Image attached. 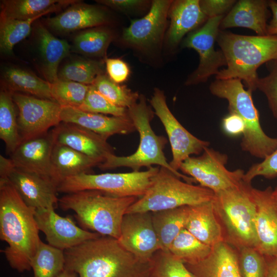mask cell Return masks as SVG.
<instances>
[{"mask_svg":"<svg viewBox=\"0 0 277 277\" xmlns=\"http://www.w3.org/2000/svg\"><path fill=\"white\" fill-rule=\"evenodd\" d=\"M189 212V206H184L151 212L161 250L168 251L172 241L185 228Z\"/></svg>","mask_w":277,"mask_h":277,"instance_id":"f546056e","label":"cell"},{"mask_svg":"<svg viewBox=\"0 0 277 277\" xmlns=\"http://www.w3.org/2000/svg\"><path fill=\"white\" fill-rule=\"evenodd\" d=\"M258 176L268 179L277 176V148L261 162L252 165L245 173L243 180L251 184V181Z\"/></svg>","mask_w":277,"mask_h":277,"instance_id":"ee69618b","label":"cell"},{"mask_svg":"<svg viewBox=\"0 0 277 277\" xmlns=\"http://www.w3.org/2000/svg\"><path fill=\"white\" fill-rule=\"evenodd\" d=\"M239 250V266L241 276L265 277L266 258L253 247H243Z\"/></svg>","mask_w":277,"mask_h":277,"instance_id":"b9f144b4","label":"cell"},{"mask_svg":"<svg viewBox=\"0 0 277 277\" xmlns=\"http://www.w3.org/2000/svg\"><path fill=\"white\" fill-rule=\"evenodd\" d=\"M212 247L184 228L170 244L168 251L184 264H195L206 259Z\"/></svg>","mask_w":277,"mask_h":277,"instance_id":"d6a6232c","label":"cell"},{"mask_svg":"<svg viewBox=\"0 0 277 277\" xmlns=\"http://www.w3.org/2000/svg\"><path fill=\"white\" fill-rule=\"evenodd\" d=\"M35 212L8 179L0 180V238L8 244L3 250L7 260L19 272L30 270L41 242Z\"/></svg>","mask_w":277,"mask_h":277,"instance_id":"7a4b0ae2","label":"cell"},{"mask_svg":"<svg viewBox=\"0 0 277 277\" xmlns=\"http://www.w3.org/2000/svg\"><path fill=\"white\" fill-rule=\"evenodd\" d=\"M102 73L103 69L100 62L76 59L66 64L58 70V79L92 85Z\"/></svg>","mask_w":277,"mask_h":277,"instance_id":"d590c367","label":"cell"},{"mask_svg":"<svg viewBox=\"0 0 277 277\" xmlns=\"http://www.w3.org/2000/svg\"><path fill=\"white\" fill-rule=\"evenodd\" d=\"M92 85L108 100L119 107L128 109L139 99L137 92L115 83L103 74L96 78Z\"/></svg>","mask_w":277,"mask_h":277,"instance_id":"74e56055","label":"cell"},{"mask_svg":"<svg viewBox=\"0 0 277 277\" xmlns=\"http://www.w3.org/2000/svg\"><path fill=\"white\" fill-rule=\"evenodd\" d=\"M60 117L62 122L76 124L107 139L115 134H127L136 130L128 115L108 116L75 107L61 106Z\"/></svg>","mask_w":277,"mask_h":277,"instance_id":"44dd1931","label":"cell"},{"mask_svg":"<svg viewBox=\"0 0 277 277\" xmlns=\"http://www.w3.org/2000/svg\"><path fill=\"white\" fill-rule=\"evenodd\" d=\"M15 168V166L10 158L7 159L2 154L0 155V180L8 179Z\"/></svg>","mask_w":277,"mask_h":277,"instance_id":"f907efd6","label":"cell"},{"mask_svg":"<svg viewBox=\"0 0 277 277\" xmlns=\"http://www.w3.org/2000/svg\"><path fill=\"white\" fill-rule=\"evenodd\" d=\"M138 198L117 197L99 190H85L67 193L59 199L58 203L64 210H73L86 230L118 240L123 218Z\"/></svg>","mask_w":277,"mask_h":277,"instance_id":"277c9868","label":"cell"},{"mask_svg":"<svg viewBox=\"0 0 277 277\" xmlns=\"http://www.w3.org/2000/svg\"><path fill=\"white\" fill-rule=\"evenodd\" d=\"M251 184L239 185L214 193L212 200L216 215L227 233L226 242L240 249L256 248V204Z\"/></svg>","mask_w":277,"mask_h":277,"instance_id":"52a82bcc","label":"cell"},{"mask_svg":"<svg viewBox=\"0 0 277 277\" xmlns=\"http://www.w3.org/2000/svg\"><path fill=\"white\" fill-rule=\"evenodd\" d=\"M168 16L170 22L167 36L172 46L177 45L186 34L208 19L201 9L199 0L172 1Z\"/></svg>","mask_w":277,"mask_h":277,"instance_id":"4316f807","label":"cell"},{"mask_svg":"<svg viewBox=\"0 0 277 277\" xmlns=\"http://www.w3.org/2000/svg\"><path fill=\"white\" fill-rule=\"evenodd\" d=\"M76 274L72 271L64 268L56 277H76Z\"/></svg>","mask_w":277,"mask_h":277,"instance_id":"f5cc1de1","label":"cell"},{"mask_svg":"<svg viewBox=\"0 0 277 277\" xmlns=\"http://www.w3.org/2000/svg\"><path fill=\"white\" fill-rule=\"evenodd\" d=\"M43 14L27 20H17L1 18L0 49L2 53L10 55L14 46L30 33L31 24Z\"/></svg>","mask_w":277,"mask_h":277,"instance_id":"8d00e7d4","label":"cell"},{"mask_svg":"<svg viewBox=\"0 0 277 277\" xmlns=\"http://www.w3.org/2000/svg\"><path fill=\"white\" fill-rule=\"evenodd\" d=\"M79 109L91 113L108 114L114 116L128 115V109L117 106L102 95L93 85H90L86 96Z\"/></svg>","mask_w":277,"mask_h":277,"instance_id":"60d3db41","label":"cell"},{"mask_svg":"<svg viewBox=\"0 0 277 277\" xmlns=\"http://www.w3.org/2000/svg\"><path fill=\"white\" fill-rule=\"evenodd\" d=\"M265 258L267 261L265 277H277V258Z\"/></svg>","mask_w":277,"mask_h":277,"instance_id":"816d5d0a","label":"cell"},{"mask_svg":"<svg viewBox=\"0 0 277 277\" xmlns=\"http://www.w3.org/2000/svg\"><path fill=\"white\" fill-rule=\"evenodd\" d=\"M172 1H153L145 16L131 21L130 25L124 29L123 41L131 47L142 50L159 46L164 34Z\"/></svg>","mask_w":277,"mask_h":277,"instance_id":"5bb4252c","label":"cell"},{"mask_svg":"<svg viewBox=\"0 0 277 277\" xmlns=\"http://www.w3.org/2000/svg\"><path fill=\"white\" fill-rule=\"evenodd\" d=\"M236 2L235 0H201V9L207 18L225 15Z\"/></svg>","mask_w":277,"mask_h":277,"instance_id":"f6af8a7d","label":"cell"},{"mask_svg":"<svg viewBox=\"0 0 277 277\" xmlns=\"http://www.w3.org/2000/svg\"><path fill=\"white\" fill-rule=\"evenodd\" d=\"M36 32L43 72L46 80L53 83L58 80L59 64L69 54L71 47L66 41L55 37L42 24L37 26Z\"/></svg>","mask_w":277,"mask_h":277,"instance_id":"83f0119b","label":"cell"},{"mask_svg":"<svg viewBox=\"0 0 277 277\" xmlns=\"http://www.w3.org/2000/svg\"><path fill=\"white\" fill-rule=\"evenodd\" d=\"M8 179L25 203L35 210L54 209L58 203L57 186L48 177L15 167Z\"/></svg>","mask_w":277,"mask_h":277,"instance_id":"ac0fdd59","label":"cell"},{"mask_svg":"<svg viewBox=\"0 0 277 277\" xmlns=\"http://www.w3.org/2000/svg\"><path fill=\"white\" fill-rule=\"evenodd\" d=\"M12 98L22 142L46 134L62 122L61 106L55 101L18 92L12 93Z\"/></svg>","mask_w":277,"mask_h":277,"instance_id":"4fadbf2b","label":"cell"},{"mask_svg":"<svg viewBox=\"0 0 277 277\" xmlns=\"http://www.w3.org/2000/svg\"><path fill=\"white\" fill-rule=\"evenodd\" d=\"M271 62L269 74L258 78L256 89L265 94L272 115L277 120V59Z\"/></svg>","mask_w":277,"mask_h":277,"instance_id":"7bdbcfd3","label":"cell"},{"mask_svg":"<svg viewBox=\"0 0 277 277\" xmlns=\"http://www.w3.org/2000/svg\"><path fill=\"white\" fill-rule=\"evenodd\" d=\"M113 37L110 30L101 26L86 29L75 36L73 48L82 54L101 57L106 54Z\"/></svg>","mask_w":277,"mask_h":277,"instance_id":"e575fe53","label":"cell"},{"mask_svg":"<svg viewBox=\"0 0 277 277\" xmlns=\"http://www.w3.org/2000/svg\"><path fill=\"white\" fill-rule=\"evenodd\" d=\"M209 90L213 95L226 99L229 113L237 114L243 121L245 131L241 142L243 151L264 159L277 148V138L269 136L263 131L252 92L244 89L241 80L216 79L211 83Z\"/></svg>","mask_w":277,"mask_h":277,"instance_id":"8992f818","label":"cell"},{"mask_svg":"<svg viewBox=\"0 0 277 277\" xmlns=\"http://www.w3.org/2000/svg\"><path fill=\"white\" fill-rule=\"evenodd\" d=\"M117 240L127 250L144 261H151L161 250L150 212L126 213Z\"/></svg>","mask_w":277,"mask_h":277,"instance_id":"9a60e30c","label":"cell"},{"mask_svg":"<svg viewBox=\"0 0 277 277\" xmlns=\"http://www.w3.org/2000/svg\"><path fill=\"white\" fill-rule=\"evenodd\" d=\"M150 103L162 123L170 144L172 159L169 164L175 171L181 164L192 154H200L210 143L194 136L185 129L170 111L164 93L155 88Z\"/></svg>","mask_w":277,"mask_h":277,"instance_id":"7c38bea8","label":"cell"},{"mask_svg":"<svg viewBox=\"0 0 277 277\" xmlns=\"http://www.w3.org/2000/svg\"><path fill=\"white\" fill-rule=\"evenodd\" d=\"M272 196L277 204V186L272 190Z\"/></svg>","mask_w":277,"mask_h":277,"instance_id":"db71d44e","label":"cell"},{"mask_svg":"<svg viewBox=\"0 0 277 277\" xmlns=\"http://www.w3.org/2000/svg\"><path fill=\"white\" fill-rule=\"evenodd\" d=\"M273 189L252 188L256 204V249L266 258H277V204L272 196Z\"/></svg>","mask_w":277,"mask_h":277,"instance_id":"e0dca14e","label":"cell"},{"mask_svg":"<svg viewBox=\"0 0 277 277\" xmlns=\"http://www.w3.org/2000/svg\"><path fill=\"white\" fill-rule=\"evenodd\" d=\"M214 194L211 190L182 181L169 170L160 167L147 192L129 207L126 213L196 205L212 201Z\"/></svg>","mask_w":277,"mask_h":277,"instance_id":"ba28073f","label":"cell"},{"mask_svg":"<svg viewBox=\"0 0 277 277\" xmlns=\"http://www.w3.org/2000/svg\"><path fill=\"white\" fill-rule=\"evenodd\" d=\"M90 85L58 80L51 83V92L54 101L61 106L78 108L83 103Z\"/></svg>","mask_w":277,"mask_h":277,"instance_id":"f35d334b","label":"cell"},{"mask_svg":"<svg viewBox=\"0 0 277 277\" xmlns=\"http://www.w3.org/2000/svg\"><path fill=\"white\" fill-rule=\"evenodd\" d=\"M54 144L51 131L47 132L22 141L11 154L10 159L16 168L52 180L51 155Z\"/></svg>","mask_w":277,"mask_h":277,"instance_id":"ffe728a7","label":"cell"},{"mask_svg":"<svg viewBox=\"0 0 277 277\" xmlns=\"http://www.w3.org/2000/svg\"><path fill=\"white\" fill-rule=\"evenodd\" d=\"M103 162L69 147L54 143L51 155V179L57 188L65 179L88 173Z\"/></svg>","mask_w":277,"mask_h":277,"instance_id":"484cf974","label":"cell"},{"mask_svg":"<svg viewBox=\"0 0 277 277\" xmlns=\"http://www.w3.org/2000/svg\"><path fill=\"white\" fill-rule=\"evenodd\" d=\"M128 114L140 135V144L136 151L126 156L109 153L98 167L103 170L125 167L131 168L133 171H139L143 167L149 168L156 165L167 168L185 182L196 183L191 177L174 171L167 162L163 151L167 139L156 135L152 129L150 122L154 112L147 104L144 95H140L138 102L128 109Z\"/></svg>","mask_w":277,"mask_h":277,"instance_id":"5b68a950","label":"cell"},{"mask_svg":"<svg viewBox=\"0 0 277 277\" xmlns=\"http://www.w3.org/2000/svg\"><path fill=\"white\" fill-rule=\"evenodd\" d=\"M269 7L272 13V18L267 26V35H277V1H269Z\"/></svg>","mask_w":277,"mask_h":277,"instance_id":"681fc988","label":"cell"},{"mask_svg":"<svg viewBox=\"0 0 277 277\" xmlns=\"http://www.w3.org/2000/svg\"><path fill=\"white\" fill-rule=\"evenodd\" d=\"M71 0H5L1 1V18L27 20L48 14L63 6L72 5Z\"/></svg>","mask_w":277,"mask_h":277,"instance_id":"f1b7e54d","label":"cell"},{"mask_svg":"<svg viewBox=\"0 0 277 277\" xmlns=\"http://www.w3.org/2000/svg\"><path fill=\"white\" fill-rule=\"evenodd\" d=\"M224 16L208 18L201 27L189 33L184 40L183 47L195 50L200 60L197 68L188 76L185 85L205 82L211 75H217L221 67L226 66L223 52L214 48L221 22Z\"/></svg>","mask_w":277,"mask_h":277,"instance_id":"8fae6325","label":"cell"},{"mask_svg":"<svg viewBox=\"0 0 277 277\" xmlns=\"http://www.w3.org/2000/svg\"><path fill=\"white\" fill-rule=\"evenodd\" d=\"M106 67L109 78L116 83L125 82L129 76V68L128 65L121 59H106Z\"/></svg>","mask_w":277,"mask_h":277,"instance_id":"bcb514c9","label":"cell"},{"mask_svg":"<svg viewBox=\"0 0 277 277\" xmlns=\"http://www.w3.org/2000/svg\"><path fill=\"white\" fill-rule=\"evenodd\" d=\"M185 228L211 247L226 241L224 230L215 212L212 201L189 206Z\"/></svg>","mask_w":277,"mask_h":277,"instance_id":"d4e9b609","label":"cell"},{"mask_svg":"<svg viewBox=\"0 0 277 277\" xmlns=\"http://www.w3.org/2000/svg\"><path fill=\"white\" fill-rule=\"evenodd\" d=\"M96 2L123 12L136 10L145 6L148 3L147 1L142 0H100Z\"/></svg>","mask_w":277,"mask_h":277,"instance_id":"c3c4849f","label":"cell"},{"mask_svg":"<svg viewBox=\"0 0 277 277\" xmlns=\"http://www.w3.org/2000/svg\"><path fill=\"white\" fill-rule=\"evenodd\" d=\"M3 77L9 91L12 93L19 91L38 98L54 101L51 83L29 71L16 67H7Z\"/></svg>","mask_w":277,"mask_h":277,"instance_id":"4dcf8cb0","label":"cell"},{"mask_svg":"<svg viewBox=\"0 0 277 277\" xmlns=\"http://www.w3.org/2000/svg\"><path fill=\"white\" fill-rule=\"evenodd\" d=\"M216 42L227 65L215 78H239L251 92L256 89L258 69L277 59V35H244L220 30Z\"/></svg>","mask_w":277,"mask_h":277,"instance_id":"3957f363","label":"cell"},{"mask_svg":"<svg viewBox=\"0 0 277 277\" xmlns=\"http://www.w3.org/2000/svg\"><path fill=\"white\" fill-rule=\"evenodd\" d=\"M78 1L64 12L47 19V25L54 31L69 32L100 27L108 20L104 10L96 6Z\"/></svg>","mask_w":277,"mask_h":277,"instance_id":"603a6c76","label":"cell"},{"mask_svg":"<svg viewBox=\"0 0 277 277\" xmlns=\"http://www.w3.org/2000/svg\"><path fill=\"white\" fill-rule=\"evenodd\" d=\"M12 93L7 90L0 92V138L4 142L6 151L10 154L22 142L17 116Z\"/></svg>","mask_w":277,"mask_h":277,"instance_id":"1f68e13d","label":"cell"},{"mask_svg":"<svg viewBox=\"0 0 277 277\" xmlns=\"http://www.w3.org/2000/svg\"><path fill=\"white\" fill-rule=\"evenodd\" d=\"M64 251L42 241L32 258L34 277H56L65 268Z\"/></svg>","mask_w":277,"mask_h":277,"instance_id":"836d02e7","label":"cell"},{"mask_svg":"<svg viewBox=\"0 0 277 277\" xmlns=\"http://www.w3.org/2000/svg\"><path fill=\"white\" fill-rule=\"evenodd\" d=\"M65 268L80 277H149L151 261L143 260L112 237L101 236L65 250Z\"/></svg>","mask_w":277,"mask_h":277,"instance_id":"6da1fadb","label":"cell"},{"mask_svg":"<svg viewBox=\"0 0 277 277\" xmlns=\"http://www.w3.org/2000/svg\"><path fill=\"white\" fill-rule=\"evenodd\" d=\"M34 215L48 244L63 251L102 236L79 227L71 217L58 215L54 209L36 210Z\"/></svg>","mask_w":277,"mask_h":277,"instance_id":"2e32d148","label":"cell"},{"mask_svg":"<svg viewBox=\"0 0 277 277\" xmlns=\"http://www.w3.org/2000/svg\"><path fill=\"white\" fill-rule=\"evenodd\" d=\"M224 132L230 136L243 135L245 131V125L242 119L237 114L229 113L225 116L222 123Z\"/></svg>","mask_w":277,"mask_h":277,"instance_id":"7dc6e473","label":"cell"},{"mask_svg":"<svg viewBox=\"0 0 277 277\" xmlns=\"http://www.w3.org/2000/svg\"><path fill=\"white\" fill-rule=\"evenodd\" d=\"M152 263L149 277H194L185 264L169 251L158 250Z\"/></svg>","mask_w":277,"mask_h":277,"instance_id":"ab89813d","label":"cell"},{"mask_svg":"<svg viewBox=\"0 0 277 277\" xmlns=\"http://www.w3.org/2000/svg\"><path fill=\"white\" fill-rule=\"evenodd\" d=\"M160 167L151 166L146 171L127 173H83L65 179L57 192L70 193L85 190H99L117 197H141L147 192Z\"/></svg>","mask_w":277,"mask_h":277,"instance_id":"9c48e42d","label":"cell"},{"mask_svg":"<svg viewBox=\"0 0 277 277\" xmlns=\"http://www.w3.org/2000/svg\"><path fill=\"white\" fill-rule=\"evenodd\" d=\"M51 132L54 143L69 147L103 162L108 154L113 153V148L107 138L76 124L62 122Z\"/></svg>","mask_w":277,"mask_h":277,"instance_id":"d6986e66","label":"cell"},{"mask_svg":"<svg viewBox=\"0 0 277 277\" xmlns=\"http://www.w3.org/2000/svg\"><path fill=\"white\" fill-rule=\"evenodd\" d=\"M228 160L227 154L207 147L200 156L185 160L180 170L215 193L236 186L243 181L244 171L228 170L226 167Z\"/></svg>","mask_w":277,"mask_h":277,"instance_id":"30bf717a","label":"cell"},{"mask_svg":"<svg viewBox=\"0 0 277 277\" xmlns=\"http://www.w3.org/2000/svg\"><path fill=\"white\" fill-rule=\"evenodd\" d=\"M185 265L194 277H242L238 253L226 241L212 247L210 254L202 261Z\"/></svg>","mask_w":277,"mask_h":277,"instance_id":"cb8c5ba5","label":"cell"},{"mask_svg":"<svg viewBox=\"0 0 277 277\" xmlns=\"http://www.w3.org/2000/svg\"><path fill=\"white\" fill-rule=\"evenodd\" d=\"M269 1L240 0L222 20L221 30L243 27L254 31L257 35H266L270 12Z\"/></svg>","mask_w":277,"mask_h":277,"instance_id":"7402d4cb","label":"cell"}]
</instances>
